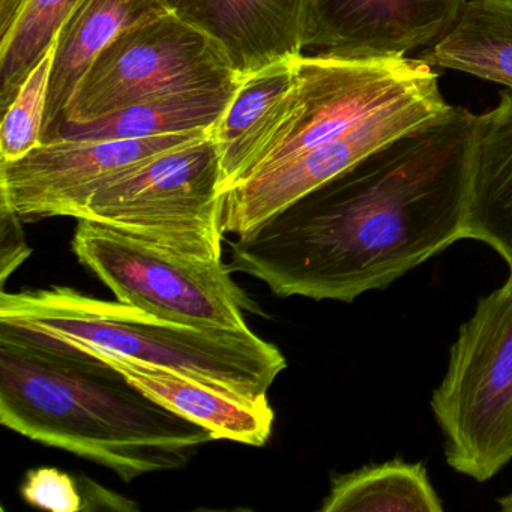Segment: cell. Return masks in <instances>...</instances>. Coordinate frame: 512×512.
Segmentation results:
<instances>
[{
	"instance_id": "1",
	"label": "cell",
	"mask_w": 512,
	"mask_h": 512,
	"mask_svg": "<svg viewBox=\"0 0 512 512\" xmlns=\"http://www.w3.org/2000/svg\"><path fill=\"white\" fill-rule=\"evenodd\" d=\"M472 131V113L451 107L236 236L227 266L280 298L385 289L464 239Z\"/></svg>"
},
{
	"instance_id": "2",
	"label": "cell",
	"mask_w": 512,
	"mask_h": 512,
	"mask_svg": "<svg viewBox=\"0 0 512 512\" xmlns=\"http://www.w3.org/2000/svg\"><path fill=\"white\" fill-rule=\"evenodd\" d=\"M0 424L131 482L181 469L211 431L166 409L94 355L0 326Z\"/></svg>"
},
{
	"instance_id": "3",
	"label": "cell",
	"mask_w": 512,
	"mask_h": 512,
	"mask_svg": "<svg viewBox=\"0 0 512 512\" xmlns=\"http://www.w3.org/2000/svg\"><path fill=\"white\" fill-rule=\"evenodd\" d=\"M0 326L169 368L256 404L286 370L281 350L250 328H196L65 286L0 293Z\"/></svg>"
},
{
	"instance_id": "4",
	"label": "cell",
	"mask_w": 512,
	"mask_h": 512,
	"mask_svg": "<svg viewBox=\"0 0 512 512\" xmlns=\"http://www.w3.org/2000/svg\"><path fill=\"white\" fill-rule=\"evenodd\" d=\"M431 410L452 469L484 482L512 460V268L461 325Z\"/></svg>"
},
{
	"instance_id": "5",
	"label": "cell",
	"mask_w": 512,
	"mask_h": 512,
	"mask_svg": "<svg viewBox=\"0 0 512 512\" xmlns=\"http://www.w3.org/2000/svg\"><path fill=\"white\" fill-rule=\"evenodd\" d=\"M223 197L221 154L211 133L104 185L79 218L182 256L218 262Z\"/></svg>"
},
{
	"instance_id": "6",
	"label": "cell",
	"mask_w": 512,
	"mask_h": 512,
	"mask_svg": "<svg viewBox=\"0 0 512 512\" xmlns=\"http://www.w3.org/2000/svg\"><path fill=\"white\" fill-rule=\"evenodd\" d=\"M73 253L116 301L196 328L247 329L256 302L236 284L223 260L193 259L79 218Z\"/></svg>"
},
{
	"instance_id": "7",
	"label": "cell",
	"mask_w": 512,
	"mask_h": 512,
	"mask_svg": "<svg viewBox=\"0 0 512 512\" xmlns=\"http://www.w3.org/2000/svg\"><path fill=\"white\" fill-rule=\"evenodd\" d=\"M239 80L208 34L169 11L119 34L89 68L59 121H94L149 98Z\"/></svg>"
},
{
	"instance_id": "8",
	"label": "cell",
	"mask_w": 512,
	"mask_h": 512,
	"mask_svg": "<svg viewBox=\"0 0 512 512\" xmlns=\"http://www.w3.org/2000/svg\"><path fill=\"white\" fill-rule=\"evenodd\" d=\"M211 133L200 130L113 142L41 143L20 160L0 161V200L8 203L23 223L79 218L104 185L157 155Z\"/></svg>"
},
{
	"instance_id": "9",
	"label": "cell",
	"mask_w": 512,
	"mask_h": 512,
	"mask_svg": "<svg viewBox=\"0 0 512 512\" xmlns=\"http://www.w3.org/2000/svg\"><path fill=\"white\" fill-rule=\"evenodd\" d=\"M466 0H308L305 49L340 58H400L433 46Z\"/></svg>"
},
{
	"instance_id": "10",
	"label": "cell",
	"mask_w": 512,
	"mask_h": 512,
	"mask_svg": "<svg viewBox=\"0 0 512 512\" xmlns=\"http://www.w3.org/2000/svg\"><path fill=\"white\" fill-rule=\"evenodd\" d=\"M308 0H194L178 16L208 34L245 79L304 55Z\"/></svg>"
},
{
	"instance_id": "11",
	"label": "cell",
	"mask_w": 512,
	"mask_h": 512,
	"mask_svg": "<svg viewBox=\"0 0 512 512\" xmlns=\"http://www.w3.org/2000/svg\"><path fill=\"white\" fill-rule=\"evenodd\" d=\"M71 347L106 362L151 400L211 431L217 440L263 446L271 437L275 416L269 404L241 400L169 368L143 364L89 347Z\"/></svg>"
},
{
	"instance_id": "12",
	"label": "cell",
	"mask_w": 512,
	"mask_h": 512,
	"mask_svg": "<svg viewBox=\"0 0 512 512\" xmlns=\"http://www.w3.org/2000/svg\"><path fill=\"white\" fill-rule=\"evenodd\" d=\"M464 239L490 245L512 268V89L473 115Z\"/></svg>"
},
{
	"instance_id": "13",
	"label": "cell",
	"mask_w": 512,
	"mask_h": 512,
	"mask_svg": "<svg viewBox=\"0 0 512 512\" xmlns=\"http://www.w3.org/2000/svg\"><path fill=\"white\" fill-rule=\"evenodd\" d=\"M242 80L217 88L188 89L149 98L94 121H59L41 136V143L113 142L214 131Z\"/></svg>"
},
{
	"instance_id": "14",
	"label": "cell",
	"mask_w": 512,
	"mask_h": 512,
	"mask_svg": "<svg viewBox=\"0 0 512 512\" xmlns=\"http://www.w3.org/2000/svg\"><path fill=\"white\" fill-rule=\"evenodd\" d=\"M169 11L167 0H86L56 37L43 134L59 121L89 68L119 34Z\"/></svg>"
},
{
	"instance_id": "15",
	"label": "cell",
	"mask_w": 512,
	"mask_h": 512,
	"mask_svg": "<svg viewBox=\"0 0 512 512\" xmlns=\"http://www.w3.org/2000/svg\"><path fill=\"white\" fill-rule=\"evenodd\" d=\"M419 59L512 89V0H469L454 28Z\"/></svg>"
},
{
	"instance_id": "16",
	"label": "cell",
	"mask_w": 512,
	"mask_h": 512,
	"mask_svg": "<svg viewBox=\"0 0 512 512\" xmlns=\"http://www.w3.org/2000/svg\"><path fill=\"white\" fill-rule=\"evenodd\" d=\"M293 85L295 58L269 65L242 80L212 131L221 154L223 193L235 181L254 149L280 121Z\"/></svg>"
},
{
	"instance_id": "17",
	"label": "cell",
	"mask_w": 512,
	"mask_h": 512,
	"mask_svg": "<svg viewBox=\"0 0 512 512\" xmlns=\"http://www.w3.org/2000/svg\"><path fill=\"white\" fill-rule=\"evenodd\" d=\"M322 512H440L442 500L422 463L391 460L337 476Z\"/></svg>"
},
{
	"instance_id": "18",
	"label": "cell",
	"mask_w": 512,
	"mask_h": 512,
	"mask_svg": "<svg viewBox=\"0 0 512 512\" xmlns=\"http://www.w3.org/2000/svg\"><path fill=\"white\" fill-rule=\"evenodd\" d=\"M86 0H31L7 43L0 44V110L5 112L59 31Z\"/></svg>"
},
{
	"instance_id": "19",
	"label": "cell",
	"mask_w": 512,
	"mask_h": 512,
	"mask_svg": "<svg viewBox=\"0 0 512 512\" xmlns=\"http://www.w3.org/2000/svg\"><path fill=\"white\" fill-rule=\"evenodd\" d=\"M53 56L55 43L5 110L0 125V161L20 160L41 145Z\"/></svg>"
},
{
	"instance_id": "20",
	"label": "cell",
	"mask_w": 512,
	"mask_h": 512,
	"mask_svg": "<svg viewBox=\"0 0 512 512\" xmlns=\"http://www.w3.org/2000/svg\"><path fill=\"white\" fill-rule=\"evenodd\" d=\"M25 502L52 512H79L85 509L76 479L56 467H40L26 475L20 488Z\"/></svg>"
},
{
	"instance_id": "21",
	"label": "cell",
	"mask_w": 512,
	"mask_h": 512,
	"mask_svg": "<svg viewBox=\"0 0 512 512\" xmlns=\"http://www.w3.org/2000/svg\"><path fill=\"white\" fill-rule=\"evenodd\" d=\"M23 220L8 203L0 200V283L5 286L8 277L28 259L31 248L26 244Z\"/></svg>"
},
{
	"instance_id": "22",
	"label": "cell",
	"mask_w": 512,
	"mask_h": 512,
	"mask_svg": "<svg viewBox=\"0 0 512 512\" xmlns=\"http://www.w3.org/2000/svg\"><path fill=\"white\" fill-rule=\"evenodd\" d=\"M31 0H0V44L7 43Z\"/></svg>"
},
{
	"instance_id": "23",
	"label": "cell",
	"mask_w": 512,
	"mask_h": 512,
	"mask_svg": "<svg viewBox=\"0 0 512 512\" xmlns=\"http://www.w3.org/2000/svg\"><path fill=\"white\" fill-rule=\"evenodd\" d=\"M194 0H167V4L172 8V11L178 13V11L184 10L188 5L193 4Z\"/></svg>"
},
{
	"instance_id": "24",
	"label": "cell",
	"mask_w": 512,
	"mask_h": 512,
	"mask_svg": "<svg viewBox=\"0 0 512 512\" xmlns=\"http://www.w3.org/2000/svg\"><path fill=\"white\" fill-rule=\"evenodd\" d=\"M499 506L502 511L512 512V493H509L508 496H503L502 499H499Z\"/></svg>"
}]
</instances>
